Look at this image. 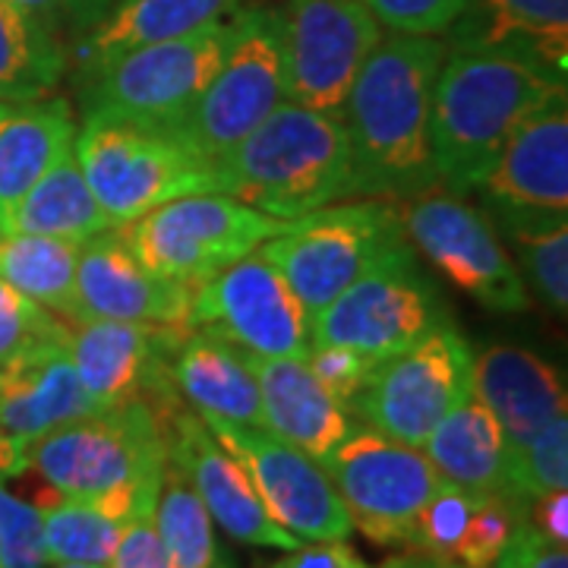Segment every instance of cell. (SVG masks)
Listing matches in <instances>:
<instances>
[{
    "mask_svg": "<svg viewBox=\"0 0 568 568\" xmlns=\"http://www.w3.org/2000/svg\"><path fill=\"white\" fill-rule=\"evenodd\" d=\"M265 568H373L357 549H351L345 540H323V544H301L287 549V556L275 559Z\"/></svg>",
    "mask_w": 568,
    "mask_h": 568,
    "instance_id": "cell-44",
    "label": "cell"
},
{
    "mask_svg": "<svg viewBox=\"0 0 568 568\" xmlns=\"http://www.w3.org/2000/svg\"><path fill=\"white\" fill-rule=\"evenodd\" d=\"M26 462L67 499H89L130 525L155 515L168 443L162 410L149 402L92 410L26 448Z\"/></svg>",
    "mask_w": 568,
    "mask_h": 568,
    "instance_id": "cell-3",
    "label": "cell"
},
{
    "mask_svg": "<svg viewBox=\"0 0 568 568\" xmlns=\"http://www.w3.org/2000/svg\"><path fill=\"white\" fill-rule=\"evenodd\" d=\"M92 410L99 407L77 376L70 335L26 347L0 366V433L20 448Z\"/></svg>",
    "mask_w": 568,
    "mask_h": 568,
    "instance_id": "cell-20",
    "label": "cell"
},
{
    "mask_svg": "<svg viewBox=\"0 0 568 568\" xmlns=\"http://www.w3.org/2000/svg\"><path fill=\"white\" fill-rule=\"evenodd\" d=\"M190 284L155 275L130 250L121 227L85 241L77 263V297L85 320L186 325L193 306Z\"/></svg>",
    "mask_w": 568,
    "mask_h": 568,
    "instance_id": "cell-19",
    "label": "cell"
},
{
    "mask_svg": "<svg viewBox=\"0 0 568 568\" xmlns=\"http://www.w3.org/2000/svg\"><path fill=\"white\" fill-rule=\"evenodd\" d=\"M118 0H63V17H67V32L85 36Z\"/></svg>",
    "mask_w": 568,
    "mask_h": 568,
    "instance_id": "cell-46",
    "label": "cell"
},
{
    "mask_svg": "<svg viewBox=\"0 0 568 568\" xmlns=\"http://www.w3.org/2000/svg\"><path fill=\"white\" fill-rule=\"evenodd\" d=\"M568 489V417H556L508 458L506 499L525 518L534 499Z\"/></svg>",
    "mask_w": 568,
    "mask_h": 568,
    "instance_id": "cell-35",
    "label": "cell"
},
{
    "mask_svg": "<svg viewBox=\"0 0 568 568\" xmlns=\"http://www.w3.org/2000/svg\"><path fill=\"white\" fill-rule=\"evenodd\" d=\"M3 234H7V231H3V224H0V237H3Z\"/></svg>",
    "mask_w": 568,
    "mask_h": 568,
    "instance_id": "cell-51",
    "label": "cell"
},
{
    "mask_svg": "<svg viewBox=\"0 0 568 568\" xmlns=\"http://www.w3.org/2000/svg\"><path fill=\"white\" fill-rule=\"evenodd\" d=\"M489 219L515 246L518 272L544 304L566 316L568 310V212L534 205L493 203Z\"/></svg>",
    "mask_w": 568,
    "mask_h": 568,
    "instance_id": "cell-29",
    "label": "cell"
},
{
    "mask_svg": "<svg viewBox=\"0 0 568 568\" xmlns=\"http://www.w3.org/2000/svg\"><path fill=\"white\" fill-rule=\"evenodd\" d=\"M470 395L489 407L511 452L528 446L544 426L566 414L562 376L528 347L493 345L474 354Z\"/></svg>",
    "mask_w": 568,
    "mask_h": 568,
    "instance_id": "cell-23",
    "label": "cell"
},
{
    "mask_svg": "<svg viewBox=\"0 0 568 568\" xmlns=\"http://www.w3.org/2000/svg\"><path fill=\"white\" fill-rule=\"evenodd\" d=\"M10 3H17L20 10H26L29 17H36L41 20L51 32H58L63 39V32H67V17H63V0H10Z\"/></svg>",
    "mask_w": 568,
    "mask_h": 568,
    "instance_id": "cell-47",
    "label": "cell"
},
{
    "mask_svg": "<svg viewBox=\"0 0 568 568\" xmlns=\"http://www.w3.org/2000/svg\"><path fill=\"white\" fill-rule=\"evenodd\" d=\"M73 155L104 215L118 227L171 200L219 193L215 164L136 123L82 118Z\"/></svg>",
    "mask_w": 568,
    "mask_h": 568,
    "instance_id": "cell-8",
    "label": "cell"
},
{
    "mask_svg": "<svg viewBox=\"0 0 568 568\" xmlns=\"http://www.w3.org/2000/svg\"><path fill=\"white\" fill-rule=\"evenodd\" d=\"M379 568H467L462 562H452V559H439V556H424V552H398V556H388L386 562Z\"/></svg>",
    "mask_w": 568,
    "mask_h": 568,
    "instance_id": "cell-48",
    "label": "cell"
},
{
    "mask_svg": "<svg viewBox=\"0 0 568 568\" xmlns=\"http://www.w3.org/2000/svg\"><path fill=\"white\" fill-rule=\"evenodd\" d=\"M287 222L224 193H193L121 224L145 268L171 282L200 287L231 263L256 253Z\"/></svg>",
    "mask_w": 568,
    "mask_h": 568,
    "instance_id": "cell-9",
    "label": "cell"
},
{
    "mask_svg": "<svg viewBox=\"0 0 568 568\" xmlns=\"http://www.w3.org/2000/svg\"><path fill=\"white\" fill-rule=\"evenodd\" d=\"M77 111L61 95L26 102H0V224L22 203V196L73 152Z\"/></svg>",
    "mask_w": 568,
    "mask_h": 568,
    "instance_id": "cell-25",
    "label": "cell"
},
{
    "mask_svg": "<svg viewBox=\"0 0 568 568\" xmlns=\"http://www.w3.org/2000/svg\"><path fill=\"white\" fill-rule=\"evenodd\" d=\"M171 376L183 405L193 407L200 417L263 426L260 386L246 364L244 347L227 342L219 332L190 325L178 347Z\"/></svg>",
    "mask_w": 568,
    "mask_h": 568,
    "instance_id": "cell-26",
    "label": "cell"
},
{
    "mask_svg": "<svg viewBox=\"0 0 568 568\" xmlns=\"http://www.w3.org/2000/svg\"><path fill=\"white\" fill-rule=\"evenodd\" d=\"M108 568H174L164 552L162 537L155 528V515L133 518L121 534V544L111 556Z\"/></svg>",
    "mask_w": 568,
    "mask_h": 568,
    "instance_id": "cell-43",
    "label": "cell"
},
{
    "mask_svg": "<svg viewBox=\"0 0 568 568\" xmlns=\"http://www.w3.org/2000/svg\"><path fill=\"white\" fill-rule=\"evenodd\" d=\"M155 528L174 568H234L219 544L215 521L174 465L164 467Z\"/></svg>",
    "mask_w": 568,
    "mask_h": 568,
    "instance_id": "cell-33",
    "label": "cell"
},
{
    "mask_svg": "<svg viewBox=\"0 0 568 568\" xmlns=\"http://www.w3.org/2000/svg\"><path fill=\"white\" fill-rule=\"evenodd\" d=\"M190 325L85 320L70 328V357L89 402L99 407L149 402L162 410L183 405L171 366Z\"/></svg>",
    "mask_w": 568,
    "mask_h": 568,
    "instance_id": "cell-17",
    "label": "cell"
},
{
    "mask_svg": "<svg viewBox=\"0 0 568 568\" xmlns=\"http://www.w3.org/2000/svg\"><path fill=\"white\" fill-rule=\"evenodd\" d=\"M446 41L392 32L351 82L342 121L357 200L407 203L439 186L429 145V108Z\"/></svg>",
    "mask_w": 568,
    "mask_h": 568,
    "instance_id": "cell-1",
    "label": "cell"
},
{
    "mask_svg": "<svg viewBox=\"0 0 568 568\" xmlns=\"http://www.w3.org/2000/svg\"><path fill=\"white\" fill-rule=\"evenodd\" d=\"M484 499L487 496L443 480L420 508L407 549L424 552V556H439V559H455V552L465 540L467 525L477 515V508L484 506Z\"/></svg>",
    "mask_w": 568,
    "mask_h": 568,
    "instance_id": "cell-36",
    "label": "cell"
},
{
    "mask_svg": "<svg viewBox=\"0 0 568 568\" xmlns=\"http://www.w3.org/2000/svg\"><path fill=\"white\" fill-rule=\"evenodd\" d=\"M534 528L540 534H547L549 540L556 544H568V493L559 489V493H549V496H540L534 499L525 511Z\"/></svg>",
    "mask_w": 568,
    "mask_h": 568,
    "instance_id": "cell-45",
    "label": "cell"
},
{
    "mask_svg": "<svg viewBox=\"0 0 568 568\" xmlns=\"http://www.w3.org/2000/svg\"><path fill=\"white\" fill-rule=\"evenodd\" d=\"M70 328L73 325L63 323L61 316L48 313L44 306L29 301L22 291L0 278V366L26 347L48 338H67Z\"/></svg>",
    "mask_w": 568,
    "mask_h": 568,
    "instance_id": "cell-37",
    "label": "cell"
},
{
    "mask_svg": "<svg viewBox=\"0 0 568 568\" xmlns=\"http://www.w3.org/2000/svg\"><path fill=\"white\" fill-rule=\"evenodd\" d=\"M212 436L222 443L246 470L263 499L265 511L304 544L347 540L351 518L347 508L325 474V467L297 446L278 439L263 426H244L203 417Z\"/></svg>",
    "mask_w": 568,
    "mask_h": 568,
    "instance_id": "cell-15",
    "label": "cell"
},
{
    "mask_svg": "<svg viewBox=\"0 0 568 568\" xmlns=\"http://www.w3.org/2000/svg\"><path fill=\"white\" fill-rule=\"evenodd\" d=\"M212 164L219 193L284 222L354 200L342 111L282 102Z\"/></svg>",
    "mask_w": 568,
    "mask_h": 568,
    "instance_id": "cell-4",
    "label": "cell"
},
{
    "mask_svg": "<svg viewBox=\"0 0 568 568\" xmlns=\"http://www.w3.org/2000/svg\"><path fill=\"white\" fill-rule=\"evenodd\" d=\"M424 455L448 484L506 499L511 448L503 426L477 395L462 402L426 436Z\"/></svg>",
    "mask_w": 568,
    "mask_h": 568,
    "instance_id": "cell-27",
    "label": "cell"
},
{
    "mask_svg": "<svg viewBox=\"0 0 568 568\" xmlns=\"http://www.w3.org/2000/svg\"><path fill=\"white\" fill-rule=\"evenodd\" d=\"M446 36L448 51H506L566 77L568 0H470Z\"/></svg>",
    "mask_w": 568,
    "mask_h": 568,
    "instance_id": "cell-24",
    "label": "cell"
},
{
    "mask_svg": "<svg viewBox=\"0 0 568 568\" xmlns=\"http://www.w3.org/2000/svg\"><path fill=\"white\" fill-rule=\"evenodd\" d=\"M51 568H108V566H82V562H58V566Z\"/></svg>",
    "mask_w": 568,
    "mask_h": 568,
    "instance_id": "cell-50",
    "label": "cell"
},
{
    "mask_svg": "<svg viewBox=\"0 0 568 568\" xmlns=\"http://www.w3.org/2000/svg\"><path fill=\"white\" fill-rule=\"evenodd\" d=\"M108 227L118 224L104 215L73 152H67L7 215V231L44 234L73 244H85Z\"/></svg>",
    "mask_w": 568,
    "mask_h": 568,
    "instance_id": "cell-30",
    "label": "cell"
},
{
    "mask_svg": "<svg viewBox=\"0 0 568 568\" xmlns=\"http://www.w3.org/2000/svg\"><path fill=\"white\" fill-rule=\"evenodd\" d=\"M480 193L493 203L568 212V89H556L515 126Z\"/></svg>",
    "mask_w": 568,
    "mask_h": 568,
    "instance_id": "cell-21",
    "label": "cell"
},
{
    "mask_svg": "<svg viewBox=\"0 0 568 568\" xmlns=\"http://www.w3.org/2000/svg\"><path fill=\"white\" fill-rule=\"evenodd\" d=\"M470 0H364V7L383 29L402 36H436L443 39Z\"/></svg>",
    "mask_w": 568,
    "mask_h": 568,
    "instance_id": "cell-39",
    "label": "cell"
},
{
    "mask_svg": "<svg viewBox=\"0 0 568 568\" xmlns=\"http://www.w3.org/2000/svg\"><path fill=\"white\" fill-rule=\"evenodd\" d=\"M234 13L178 39L152 41L85 67L82 118H108L168 133L222 67Z\"/></svg>",
    "mask_w": 568,
    "mask_h": 568,
    "instance_id": "cell-5",
    "label": "cell"
},
{
    "mask_svg": "<svg viewBox=\"0 0 568 568\" xmlns=\"http://www.w3.org/2000/svg\"><path fill=\"white\" fill-rule=\"evenodd\" d=\"M244 354L260 386L263 429L323 462L357 424L351 410L316 379L306 361Z\"/></svg>",
    "mask_w": 568,
    "mask_h": 568,
    "instance_id": "cell-22",
    "label": "cell"
},
{
    "mask_svg": "<svg viewBox=\"0 0 568 568\" xmlns=\"http://www.w3.org/2000/svg\"><path fill=\"white\" fill-rule=\"evenodd\" d=\"M0 568H51L41 534V508L0 480Z\"/></svg>",
    "mask_w": 568,
    "mask_h": 568,
    "instance_id": "cell-38",
    "label": "cell"
},
{
    "mask_svg": "<svg viewBox=\"0 0 568 568\" xmlns=\"http://www.w3.org/2000/svg\"><path fill=\"white\" fill-rule=\"evenodd\" d=\"M452 320L410 244L388 253L310 320V347L345 345L373 361L395 357Z\"/></svg>",
    "mask_w": 568,
    "mask_h": 568,
    "instance_id": "cell-11",
    "label": "cell"
},
{
    "mask_svg": "<svg viewBox=\"0 0 568 568\" xmlns=\"http://www.w3.org/2000/svg\"><path fill=\"white\" fill-rule=\"evenodd\" d=\"M244 0H118L80 41L82 70L130 48L178 39L231 17Z\"/></svg>",
    "mask_w": 568,
    "mask_h": 568,
    "instance_id": "cell-28",
    "label": "cell"
},
{
    "mask_svg": "<svg viewBox=\"0 0 568 568\" xmlns=\"http://www.w3.org/2000/svg\"><path fill=\"white\" fill-rule=\"evenodd\" d=\"M186 325L212 328L260 357L306 361L310 354V316L304 304L260 250L193 291Z\"/></svg>",
    "mask_w": 568,
    "mask_h": 568,
    "instance_id": "cell-16",
    "label": "cell"
},
{
    "mask_svg": "<svg viewBox=\"0 0 568 568\" xmlns=\"http://www.w3.org/2000/svg\"><path fill=\"white\" fill-rule=\"evenodd\" d=\"M26 467H29V462H26V448H20L17 443H10V439L0 433V480L17 477Z\"/></svg>",
    "mask_w": 568,
    "mask_h": 568,
    "instance_id": "cell-49",
    "label": "cell"
},
{
    "mask_svg": "<svg viewBox=\"0 0 568 568\" xmlns=\"http://www.w3.org/2000/svg\"><path fill=\"white\" fill-rule=\"evenodd\" d=\"M67 73L63 39L10 0H0V102L41 99Z\"/></svg>",
    "mask_w": 568,
    "mask_h": 568,
    "instance_id": "cell-32",
    "label": "cell"
},
{
    "mask_svg": "<svg viewBox=\"0 0 568 568\" xmlns=\"http://www.w3.org/2000/svg\"><path fill=\"white\" fill-rule=\"evenodd\" d=\"M470 364L474 351L448 320L414 347L373 366L347 410L357 424L402 446L424 448L426 436L470 398Z\"/></svg>",
    "mask_w": 568,
    "mask_h": 568,
    "instance_id": "cell-10",
    "label": "cell"
},
{
    "mask_svg": "<svg viewBox=\"0 0 568 568\" xmlns=\"http://www.w3.org/2000/svg\"><path fill=\"white\" fill-rule=\"evenodd\" d=\"M306 364L316 373V379L347 407L379 361L345 345H313L306 354Z\"/></svg>",
    "mask_w": 568,
    "mask_h": 568,
    "instance_id": "cell-41",
    "label": "cell"
},
{
    "mask_svg": "<svg viewBox=\"0 0 568 568\" xmlns=\"http://www.w3.org/2000/svg\"><path fill=\"white\" fill-rule=\"evenodd\" d=\"M566 89V77L506 51H448L436 73L429 145L439 183L455 196L480 193L515 126Z\"/></svg>",
    "mask_w": 568,
    "mask_h": 568,
    "instance_id": "cell-2",
    "label": "cell"
},
{
    "mask_svg": "<svg viewBox=\"0 0 568 568\" xmlns=\"http://www.w3.org/2000/svg\"><path fill=\"white\" fill-rule=\"evenodd\" d=\"M284 102V48L278 7L250 3L234 10V36L203 95L164 136L215 162L253 133Z\"/></svg>",
    "mask_w": 568,
    "mask_h": 568,
    "instance_id": "cell-7",
    "label": "cell"
},
{
    "mask_svg": "<svg viewBox=\"0 0 568 568\" xmlns=\"http://www.w3.org/2000/svg\"><path fill=\"white\" fill-rule=\"evenodd\" d=\"M284 102L342 111L351 82L383 41L364 0H282Z\"/></svg>",
    "mask_w": 568,
    "mask_h": 568,
    "instance_id": "cell-14",
    "label": "cell"
},
{
    "mask_svg": "<svg viewBox=\"0 0 568 568\" xmlns=\"http://www.w3.org/2000/svg\"><path fill=\"white\" fill-rule=\"evenodd\" d=\"M82 244L7 231L0 237V278L22 291L29 301L44 306L70 325L82 323L77 297V263Z\"/></svg>",
    "mask_w": 568,
    "mask_h": 568,
    "instance_id": "cell-31",
    "label": "cell"
},
{
    "mask_svg": "<svg viewBox=\"0 0 568 568\" xmlns=\"http://www.w3.org/2000/svg\"><path fill=\"white\" fill-rule=\"evenodd\" d=\"M405 244L410 241L398 203L364 196L287 222L282 234L260 246V253L282 272L313 320L364 272Z\"/></svg>",
    "mask_w": 568,
    "mask_h": 568,
    "instance_id": "cell-6",
    "label": "cell"
},
{
    "mask_svg": "<svg viewBox=\"0 0 568 568\" xmlns=\"http://www.w3.org/2000/svg\"><path fill=\"white\" fill-rule=\"evenodd\" d=\"M398 212L410 246L474 304L489 313L528 310V284L484 209L436 186L402 203Z\"/></svg>",
    "mask_w": 568,
    "mask_h": 568,
    "instance_id": "cell-13",
    "label": "cell"
},
{
    "mask_svg": "<svg viewBox=\"0 0 568 568\" xmlns=\"http://www.w3.org/2000/svg\"><path fill=\"white\" fill-rule=\"evenodd\" d=\"M518 518L521 515L515 511V506L508 499L487 496L484 506L477 508V515L470 518L465 540H462V547H458L452 562H462L467 568H493V562L499 559V552L508 544V534H511Z\"/></svg>",
    "mask_w": 568,
    "mask_h": 568,
    "instance_id": "cell-40",
    "label": "cell"
},
{
    "mask_svg": "<svg viewBox=\"0 0 568 568\" xmlns=\"http://www.w3.org/2000/svg\"><path fill=\"white\" fill-rule=\"evenodd\" d=\"M121 518L108 515L99 503L58 496L51 506H41V534L51 566L82 562V566H111V556L121 544Z\"/></svg>",
    "mask_w": 568,
    "mask_h": 568,
    "instance_id": "cell-34",
    "label": "cell"
},
{
    "mask_svg": "<svg viewBox=\"0 0 568 568\" xmlns=\"http://www.w3.org/2000/svg\"><path fill=\"white\" fill-rule=\"evenodd\" d=\"M164 443L168 465L181 470L215 528H222L231 540L268 549H297L304 544L265 511L241 462L212 436L193 407L178 405L164 414Z\"/></svg>",
    "mask_w": 568,
    "mask_h": 568,
    "instance_id": "cell-18",
    "label": "cell"
},
{
    "mask_svg": "<svg viewBox=\"0 0 568 568\" xmlns=\"http://www.w3.org/2000/svg\"><path fill=\"white\" fill-rule=\"evenodd\" d=\"M320 465L345 503L351 528L386 549H407L420 508L443 484L424 448L402 446L364 424H354Z\"/></svg>",
    "mask_w": 568,
    "mask_h": 568,
    "instance_id": "cell-12",
    "label": "cell"
},
{
    "mask_svg": "<svg viewBox=\"0 0 568 568\" xmlns=\"http://www.w3.org/2000/svg\"><path fill=\"white\" fill-rule=\"evenodd\" d=\"M493 568H568V549L540 534L528 518H518Z\"/></svg>",
    "mask_w": 568,
    "mask_h": 568,
    "instance_id": "cell-42",
    "label": "cell"
}]
</instances>
